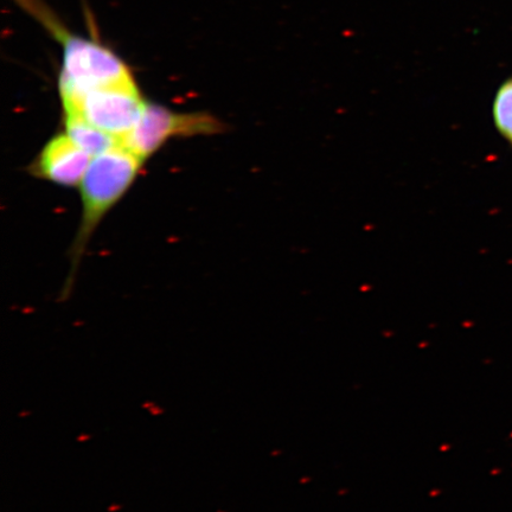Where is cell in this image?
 Instances as JSON below:
<instances>
[{
	"label": "cell",
	"mask_w": 512,
	"mask_h": 512,
	"mask_svg": "<svg viewBox=\"0 0 512 512\" xmlns=\"http://www.w3.org/2000/svg\"><path fill=\"white\" fill-rule=\"evenodd\" d=\"M62 46L59 93H81L112 86L136 85L127 64L110 48L73 34L40 0H17Z\"/></svg>",
	"instance_id": "6da1fadb"
},
{
	"label": "cell",
	"mask_w": 512,
	"mask_h": 512,
	"mask_svg": "<svg viewBox=\"0 0 512 512\" xmlns=\"http://www.w3.org/2000/svg\"><path fill=\"white\" fill-rule=\"evenodd\" d=\"M143 163L121 144L93 158L81 182L82 220L73 246L74 266L100 221L130 189Z\"/></svg>",
	"instance_id": "7a4b0ae2"
},
{
	"label": "cell",
	"mask_w": 512,
	"mask_h": 512,
	"mask_svg": "<svg viewBox=\"0 0 512 512\" xmlns=\"http://www.w3.org/2000/svg\"><path fill=\"white\" fill-rule=\"evenodd\" d=\"M64 113L79 115L119 140L133 130L147 102L138 85L112 86L60 94Z\"/></svg>",
	"instance_id": "3957f363"
},
{
	"label": "cell",
	"mask_w": 512,
	"mask_h": 512,
	"mask_svg": "<svg viewBox=\"0 0 512 512\" xmlns=\"http://www.w3.org/2000/svg\"><path fill=\"white\" fill-rule=\"evenodd\" d=\"M226 131V126L207 113H176L147 102L133 130L120 140L121 146L142 162L170 138L201 136Z\"/></svg>",
	"instance_id": "277c9868"
},
{
	"label": "cell",
	"mask_w": 512,
	"mask_h": 512,
	"mask_svg": "<svg viewBox=\"0 0 512 512\" xmlns=\"http://www.w3.org/2000/svg\"><path fill=\"white\" fill-rule=\"evenodd\" d=\"M93 157L80 149L67 133L50 139L35 160L32 171L47 181L75 187L82 182Z\"/></svg>",
	"instance_id": "5b68a950"
},
{
	"label": "cell",
	"mask_w": 512,
	"mask_h": 512,
	"mask_svg": "<svg viewBox=\"0 0 512 512\" xmlns=\"http://www.w3.org/2000/svg\"><path fill=\"white\" fill-rule=\"evenodd\" d=\"M66 133L81 150L93 158L114 149L120 145V140L112 134L100 130L76 114L64 113Z\"/></svg>",
	"instance_id": "8992f818"
},
{
	"label": "cell",
	"mask_w": 512,
	"mask_h": 512,
	"mask_svg": "<svg viewBox=\"0 0 512 512\" xmlns=\"http://www.w3.org/2000/svg\"><path fill=\"white\" fill-rule=\"evenodd\" d=\"M492 120L499 137L512 150V76L497 89L492 104Z\"/></svg>",
	"instance_id": "52a82bcc"
}]
</instances>
